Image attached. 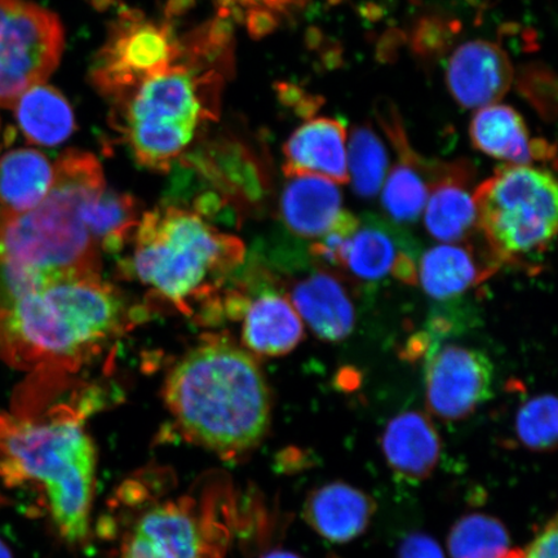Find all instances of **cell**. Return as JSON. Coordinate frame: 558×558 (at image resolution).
Instances as JSON below:
<instances>
[{
  "mask_svg": "<svg viewBox=\"0 0 558 558\" xmlns=\"http://www.w3.org/2000/svg\"><path fill=\"white\" fill-rule=\"evenodd\" d=\"M12 109L21 132L35 145L58 146L75 130L73 109L64 95L44 83L27 89Z\"/></svg>",
  "mask_w": 558,
  "mask_h": 558,
  "instance_id": "d4e9b609",
  "label": "cell"
},
{
  "mask_svg": "<svg viewBox=\"0 0 558 558\" xmlns=\"http://www.w3.org/2000/svg\"><path fill=\"white\" fill-rule=\"evenodd\" d=\"M62 50L58 15L26 0H0V108L50 78Z\"/></svg>",
  "mask_w": 558,
  "mask_h": 558,
  "instance_id": "ba28073f",
  "label": "cell"
},
{
  "mask_svg": "<svg viewBox=\"0 0 558 558\" xmlns=\"http://www.w3.org/2000/svg\"><path fill=\"white\" fill-rule=\"evenodd\" d=\"M375 512L374 500L360 488L331 483L316 488L306 500V522L323 538L347 543L366 532Z\"/></svg>",
  "mask_w": 558,
  "mask_h": 558,
  "instance_id": "ffe728a7",
  "label": "cell"
},
{
  "mask_svg": "<svg viewBox=\"0 0 558 558\" xmlns=\"http://www.w3.org/2000/svg\"><path fill=\"white\" fill-rule=\"evenodd\" d=\"M557 518H554L535 534L527 547L521 550L520 558H557Z\"/></svg>",
  "mask_w": 558,
  "mask_h": 558,
  "instance_id": "4dcf8cb0",
  "label": "cell"
},
{
  "mask_svg": "<svg viewBox=\"0 0 558 558\" xmlns=\"http://www.w3.org/2000/svg\"><path fill=\"white\" fill-rule=\"evenodd\" d=\"M474 148L507 165L530 166L555 160V146L543 138H530L522 117L507 105L480 108L470 125Z\"/></svg>",
  "mask_w": 558,
  "mask_h": 558,
  "instance_id": "5bb4252c",
  "label": "cell"
},
{
  "mask_svg": "<svg viewBox=\"0 0 558 558\" xmlns=\"http://www.w3.org/2000/svg\"><path fill=\"white\" fill-rule=\"evenodd\" d=\"M167 408L195 441L218 452H243L267 435L270 393L253 355L233 341L206 337L165 384Z\"/></svg>",
  "mask_w": 558,
  "mask_h": 558,
  "instance_id": "277c9868",
  "label": "cell"
},
{
  "mask_svg": "<svg viewBox=\"0 0 558 558\" xmlns=\"http://www.w3.org/2000/svg\"><path fill=\"white\" fill-rule=\"evenodd\" d=\"M345 125L320 117L300 125L283 146L286 177L325 178L337 184L349 181Z\"/></svg>",
  "mask_w": 558,
  "mask_h": 558,
  "instance_id": "4fadbf2b",
  "label": "cell"
},
{
  "mask_svg": "<svg viewBox=\"0 0 558 558\" xmlns=\"http://www.w3.org/2000/svg\"><path fill=\"white\" fill-rule=\"evenodd\" d=\"M47 197L31 211L0 209L2 295L65 277L100 276V246L85 221L89 197L105 190L99 160L70 149L53 166Z\"/></svg>",
  "mask_w": 558,
  "mask_h": 558,
  "instance_id": "3957f363",
  "label": "cell"
},
{
  "mask_svg": "<svg viewBox=\"0 0 558 558\" xmlns=\"http://www.w3.org/2000/svg\"><path fill=\"white\" fill-rule=\"evenodd\" d=\"M134 239L131 264L138 281L190 316L194 303L218 302L222 283L244 260L241 240L180 207L146 213Z\"/></svg>",
  "mask_w": 558,
  "mask_h": 558,
  "instance_id": "5b68a950",
  "label": "cell"
},
{
  "mask_svg": "<svg viewBox=\"0 0 558 558\" xmlns=\"http://www.w3.org/2000/svg\"><path fill=\"white\" fill-rule=\"evenodd\" d=\"M348 173L360 197H375L387 179L388 153L381 138L367 124L355 125L347 145Z\"/></svg>",
  "mask_w": 558,
  "mask_h": 558,
  "instance_id": "4316f807",
  "label": "cell"
},
{
  "mask_svg": "<svg viewBox=\"0 0 558 558\" xmlns=\"http://www.w3.org/2000/svg\"><path fill=\"white\" fill-rule=\"evenodd\" d=\"M381 445L390 469L409 481L430 476L441 457V438L435 425L417 411L395 416L384 430Z\"/></svg>",
  "mask_w": 558,
  "mask_h": 558,
  "instance_id": "44dd1931",
  "label": "cell"
},
{
  "mask_svg": "<svg viewBox=\"0 0 558 558\" xmlns=\"http://www.w3.org/2000/svg\"><path fill=\"white\" fill-rule=\"evenodd\" d=\"M557 183L538 167L506 165L476 186L477 229L499 264L546 254L557 233Z\"/></svg>",
  "mask_w": 558,
  "mask_h": 558,
  "instance_id": "52a82bcc",
  "label": "cell"
},
{
  "mask_svg": "<svg viewBox=\"0 0 558 558\" xmlns=\"http://www.w3.org/2000/svg\"><path fill=\"white\" fill-rule=\"evenodd\" d=\"M294 0H220L219 16L229 17L234 10L246 9L264 10L271 13H281L290 9Z\"/></svg>",
  "mask_w": 558,
  "mask_h": 558,
  "instance_id": "d6a6232c",
  "label": "cell"
},
{
  "mask_svg": "<svg viewBox=\"0 0 558 558\" xmlns=\"http://www.w3.org/2000/svg\"><path fill=\"white\" fill-rule=\"evenodd\" d=\"M193 3V0H170L169 13L172 15H179L183 10L187 9V5Z\"/></svg>",
  "mask_w": 558,
  "mask_h": 558,
  "instance_id": "e575fe53",
  "label": "cell"
},
{
  "mask_svg": "<svg viewBox=\"0 0 558 558\" xmlns=\"http://www.w3.org/2000/svg\"><path fill=\"white\" fill-rule=\"evenodd\" d=\"M95 476L94 444L78 422L0 415V478L44 485L54 525L70 543L88 534Z\"/></svg>",
  "mask_w": 558,
  "mask_h": 558,
  "instance_id": "8992f818",
  "label": "cell"
},
{
  "mask_svg": "<svg viewBox=\"0 0 558 558\" xmlns=\"http://www.w3.org/2000/svg\"><path fill=\"white\" fill-rule=\"evenodd\" d=\"M85 221L100 248L113 253L134 235L140 221L138 207L134 197L105 187L87 201Z\"/></svg>",
  "mask_w": 558,
  "mask_h": 558,
  "instance_id": "484cf974",
  "label": "cell"
},
{
  "mask_svg": "<svg viewBox=\"0 0 558 558\" xmlns=\"http://www.w3.org/2000/svg\"><path fill=\"white\" fill-rule=\"evenodd\" d=\"M289 179L281 197L284 226L300 239H323L345 213L338 184L313 174Z\"/></svg>",
  "mask_w": 558,
  "mask_h": 558,
  "instance_id": "ac0fdd59",
  "label": "cell"
},
{
  "mask_svg": "<svg viewBox=\"0 0 558 558\" xmlns=\"http://www.w3.org/2000/svg\"><path fill=\"white\" fill-rule=\"evenodd\" d=\"M451 558H504L511 553V538L498 519L483 513L464 515L448 538Z\"/></svg>",
  "mask_w": 558,
  "mask_h": 558,
  "instance_id": "83f0119b",
  "label": "cell"
},
{
  "mask_svg": "<svg viewBox=\"0 0 558 558\" xmlns=\"http://www.w3.org/2000/svg\"><path fill=\"white\" fill-rule=\"evenodd\" d=\"M131 311L101 276L48 279L0 300V357L13 367H78L129 329Z\"/></svg>",
  "mask_w": 558,
  "mask_h": 558,
  "instance_id": "7a4b0ae2",
  "label": "cell"
},
{
  "mask_svg": "<svg viewBox=\"0 0 558 558\" xmlns=\"http://www.w3.org/2000/svg\"><path fill=\"white\" fill-rule=\"evenodd\" d=\"M243 344L264 357L289 354L304 339V324L290 300L274 289L247 298L241 314Z\"/></svg>",
  "mask_w": 558,
  "mask_h": 558,
  "instance_id": "e0dca14e",
  "label": "cell"
},
{
  "mask_svg": "<svg viewBox=\"0 0 558 558\" xmlns=\"http://www.w3.org/2000/svg\"><path fill=\"white\" fill-rule=\"evenodd\" d=\"M291 304L317 338L344 340L353 331L355 311L344 284L331 270L319 269L291 289Z\"/></svg>",
  "mask_w": 558,
  "mask_h": 558,
  "instance_id": "2e32d148",
  "label": "cell"
},
{
  "mask_svg": "<svg viewBox=\"0 0 558 558\" xmlns=\"http://www.w3.org/2000/svg\"><path fill=\"white\" fill-rule=\"evenodd\" d=\"M400 558H445L439 544L425 534H413L403 541Z\"/></svg>",
  "mask_w": 558,
  "mask_h": 558,
  "instance_id": "1f68e13d",
  "label": "cell"
},
{
  "mask_svg": "<svg viewBox=\"0 0 558 558\" xmlns=\"http://www.w3.org/2000/svg\"><path fill=\"white\" fill-rule=\"evenodd\" d=\"M262 558H302L294 553H289V550H271L268 555H265Z\"/></svg>",
  "mask_w": 558,
  "mask_h": 558,
  "instance_id": "d590c367",
  "label": "cell"
},
{
  "mask_svg": "<svg viewBox=\"0 0 558 558\" xmlns=\"http://www.w3.org/2000/svg\"><path fill=\"white\" fill-rule=\"evenodd\" d=\"M494 367L477 349L448 344L435 348L425 365V401L446 422L471 416L493 395Z\"/></svg>",
  "mask_w": 558,
  "mask_h": 558,
  "instance_id": "30bf717a",
  "label": "cell"
},
{
  "mask_svg": "<svg viewBox=\"0 0 558 558\" xmlns=\"http://www.w3.org/2000/svg\"><path fill=\"white\" fill-rule=\"evenodd\" d=\"M362 281H379L392 276L403 283L417 282V267L407 251L400 248L393 233L379 225H360L345 244L341 268Z\"/></svg>",
  "mask_w": 558,
  "mask_h": 558,
  "instance_id": "7402d4cb",
  "label": "cell"
},
{
  "mask_svg": "<svg viewBox=\"0 0 558 558\" xmlns=\"http://www.w3.org/2000/svg\"><path fill=\"white\" fill-rule=\"evenodd\" d=\"M430 184L424 222L428 233L444 243L465 242L476 232L473 170L460 162L429 166Z\"/></svg>",
  "mask_w": 558,
  "mask_h": 558,
  "instance_id": "7c38bea8",
  "label": "cell"
},
{
  "mask_svg": "<svg viewBox=\"0 0 558 558\" xmlns=\"http://www.w3.org/2000/svg\"><path fill=\"white\" fill-rule=\"evenodd\" d=\"M515 85L543 120L555 121L557 114V81L556 75L548 66L543 64H530L523 66L518 76Z\"/></svg>",
  "mask_w": 558,
  "mask_h": 558,
  "instance_id": "f546056e",
  "label": "cell"
},
{
  "mask_svg": "<svg viewBox=\"0 0 558 558\" xmlns=\"http://www.w3.org/2000/svg\"><path fill=\"white\" fill-rule=\"evenodd\" d=\"M53 166L38 150L16 149L0 158V209L21 214L31 211L50 193Z\"/></svg>",
  "mask_w": 558,
  "mask_h": 558,
  "instance_id": "cb8c5ba5",
  "label": "cell"
},
{
  "mask_svg": "<svg viewBox=\"0 0 558 558\" xmlns=\"http://www.w3.org/2000/svg\"><path fill=\"white\" fill-rule=\"evenodd\" d=\"M378 118L384 131L399 153V162L384 181L383 206L397 222L408 225L421 218L429 186L423 177L427 166L411 149L399 113L392 104L379 105Z\"/></svg>",
  "mask_w": 558,
  "mask_h": 558,
  "instance_id": "9a60e30c",
  "label": "cell"
},
{
  "mask_svg": "<svg viewBox=\"0 0 558 558\" xmlns=\"http://www.w3.org/2000/svg\"><path fill=\"white\" fill-rule=\"evenodd\" d=\"M515 435L529 450L536 452L555 450L558 436L556 397L541 395L523 403L515 416Z\"/></svg>",
  "mask_w": 558,
  "mask_h": 558,
  "instance_id": "f1b7e54d",
  "label": "cell"
},
{
  "mask_svg": "<svg viewBox=\"0 0 558 558\" xmlns=\"http://www.w3.org/2000/svg\"><path fill=\"white\" fill-rule=\"evenodd\" d=\"M0 558H12L11 550L0 541Z\"/></svg>",
  "mask_w": 558,
  "mask_h": 558,
  "instance_id": "8d00e7d4",
  "label": "cell"
},
{
  "mask_svg": "<svg viewBox=\"0 0 558 558\" xmlns=\"http://www.w3.org/2000/svg\"><path fill=\"white\" fill-rule=\"evenodd\" d=\"M499 267L494 257L481 259L472 244L442 243L423 255L417 281L430 298L449 300L476 288Z\"/></svg>",
  "mask_w": 558,
  "mask_h": 558,
  "instance_id": "d6986e66",
  "label": "cell"
},
{
  "mask_svg": "<svg viewBox=\"0 0 558 558\" xmlns=\"http://www.w3.org/2000/svg\"><path fill=\"white\" fill-rule=\"evenodd\" d=\"M201 535L191 515L157 507L136 523L123 558H198Z\"/></svg>",
  "mask_w": 558,
  "mask_h": 558,
  "instance_id": "603a6c76",
  "label": "cell"
},
{
  "mask_svg": "<svg viewBox=\"0 0 558 558\" xmlns=\"http://www.w3.org/2000/svg\"><path fill=\"white\" fill-rule=\"evenodd\" d=\"M521 549H512L511 553H509L504 558H520Z\"/></svg>",
  "mask_w": 558,
  "mask_h": 558,
  "instance_id": "74e56055",
  "label": "cell"
},
{
  "mask_svg": "<svg viewBox=\"0 0 558 558\" xmlns=\"http://www.w3.org/2000/svg\"><path fill=\"white\" fill-rule=\"evenodd\" d=\"M180 54V40L166 21L124 11L111 25L97 52L89 76L97 93L109 102L170 66Z\"/></svg>",
  "mask_w": 558,
  "mask_h": 558,
  "instance_id": "9c48e42d",
  "label": "cell"
},
{
  "mask_svg": "<svg viewBox=\"0 0 558 558\" xmlns=\"http://www.w3.org/2000/svg\"><path fill=\"white\" fill-rule=\"evenodd\" d=\"M247 27L254 38H263L274 32L278 25L275 13L264 10L247 11Z\"/></svg>",
  "mask_w": 558,
  "mask_h": 558,
  "instance_id": "836d02e7",
  "label": "cell"
},
{
  "mask_svg": "<svg viewBox=\"0 0 558 558\" xmlns=\"http://www.w3.org/2000/svg\"><path fill=\"white\" fill-rule=\"evenodd\" d=\"M514 81L508 53L488 40H471L457 48L446 68V83L464 108H484L506 96Z\"/></svg>",
  "mask_w": 558,
  "mask_h": 558,
  "instance_id": "8fae6325",
  "label": "cell"
},
{
  "mask_svg": "<svg viewBox=\"0 0 558 558\" xmlns=\"http://www.w3.org/2000/svg\"><path fill=\"white\" fill-rule=\"evenodd\" d=\"M170 66L110 104V124L136 162L167 172L208 124L219 120L221 97L234 70L233 27L218 17L187 33Z\"/></svg>",
  "mask_w": 558,
  "mask_h": 558,
  "instance_id": "6da1fadb",
  "label": "cell"
}]
</instances>
